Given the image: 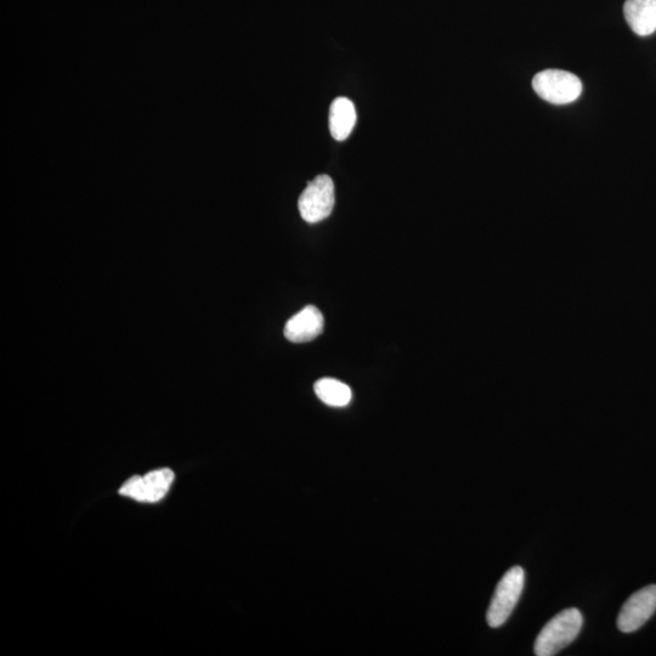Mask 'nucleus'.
<instances>
[{"mask_svg": "<svg viewBox=\"0 0 656 656\" xmlns=\"http://www.w3.org/2000/svg\"><path fill=\"white\" fill-rule=\"evenodd\" d=\"M525 582L524 570L514 567L507 571L496 587L495 595L486 614L490 627L502 626L510 618L514 608L522 596Z\"/></svg>", "mask_w": 656, "mask_h": 656, "instance_id": "obj_3", "label": "nucleus"}, {"mask_svg": "<svg viewBox=\"0 0 656 656\" xmlns=\"http://www.w3.org/2000/svg\"><path fill=\"white\" fill-rule=\"evenodd\" d=\"M324 326V315L318 308L309 305L287 321L285 337L292 343H307L318 338Z\"/></svg>", "mask_w": 656, "mask_h": 656, "instance_id": "obj_7", "label": "nucleus"}, {"mask_svg": "<svg viewBox=\"0 0 656 656\" xmlns=\"http://www.w3.org/2000/svg\"><path fill=\"white\" fill-rule=\"evenodd\" d=\"M356 123L355 106L347 98H337L330 109V130L333 139L346 140Z\"/></svg>", "mask_w": 656, "mask_h": 656, "instance_id": "obj_9", "label": "nucleus"}, {"mask_svg": "<svg viewBox=\"0 0 656 656\" xmlns=\"http://www.w3.org/2000/svg\"><path fill=\"white\" fill-rule=\"evenodd\" d=\"M656 610V585H650L633 593L621 608L618 627L621 632H635L652 618Z\"/></svg>", "mask_w": 656, "mask_h": 656, "instance_id": "obj_6", "label": "nucleus"}, {"mask_svg": "<svg viewBox=\"0 0 656 656\" xmlns=\"http://www.w3.org/2000/svg\"><path fill=\"white\" fill-rule=\"evenodd\" d=\"M174 482V473L169 468L150 472L145 477H135L127 480L120 489V494L139 502L155 503L167 495Z\"/></svg>", "mask_w": 656, "mask_h": 656, "instance_id": "obj_5", "label": "nucleus"}, {"mask_svg": "<svg viewBox=\"0 0 656 656\" xmlns=\"http://www.w3.org/2000/svg\"><path fill=\"white\" fill-rule=\"evenodd\" d=\"M533 88L541 99L554 105L574 103L582 93V83L573 73L561 70H546L533 79Z\"/></svg>", "mask_w": 656, "mask_h": 656, "instance_id": "obj_2", "label": "nucleus"}, {"mask_svg": "<svg viewBox=\"0 0 656 656\" xmlns=\"http://www.w3.org/2000/svg\"><path fill=\"white\" fill-rule=\"evenodd\" d=\"M584 619L578 609L570 608L547 622L535 642L537 656H553L573 643L582 629Z\"/></svg>", "mask_w": 656, "mask_h": 656, "instance_id": "obj_1", "label": "nucleus"}, {"mask_svg": "<svg viewBox=\"0 0 656 656\" xmlns=\"http://www.w3.org/2000/svg\"><path fill=\"white\" fill-rule=\"evenodd\" d=\"M315 394L322 403L332 407H344L352 400V389L333 378H322L315 383Z\"/></svg>", "mask_w": 656, "mask_h": 656, "instance_id": "obj_10", "label": "nucleus"}, {"mask_svg": "<svg viewBox=\"0 0 656 656\" xmlns=\"http://www.w3.org/2000/svg\"><path fill=\"white\" fill-rule=\"evenodd\" d=\"M335 184L328 175H319L299 197L298 208L305 222L315 224L330 217L335 207Z\"/></svg>", "mask_w": 656, "mask_h": 656, "instance_id": "obj_4", "label": "nucleus"}, {"mask_svg": "<svg viewBox=\"0 0 656 656\" xmlns=\"http://www.w3.org/2000/svg\"><path fill=\"white\" fill-rule=\"evenodd\" d=\"M624 14L636 35L647 37L656 32V0H626Z\"/></svg>", "mask_w": 656, "mask_h": 656, "instance_id": "obj_8", "label": "nucleus"}]
</instances>
